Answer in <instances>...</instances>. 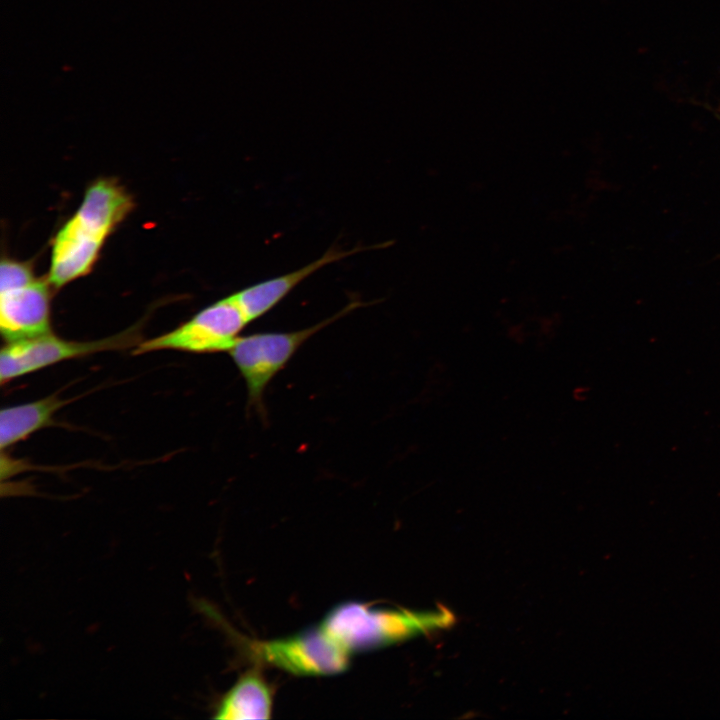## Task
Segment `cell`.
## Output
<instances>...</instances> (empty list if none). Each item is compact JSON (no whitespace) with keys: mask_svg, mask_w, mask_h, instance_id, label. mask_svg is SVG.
Segmentation results:
<instances>
[{"mask_svg":"<svg viewBox=\"0 0 720 720\" xmlns=\"http://www.w3.org/2000/svg\"><path fill=\"white\" fill-rule=\"evenodd\" d=\"M264 662L297 675H330L342 672L349 655L319 624L304 632L255 643Z\"/></svg>","mask_w":720,"mask_h":720,"instance_id":"cell-7","label":"cell"},{"mask_svg":"<svg viewBox=\"0 0 720 720\" xmlns=\"http://www.w3.org/2000/svg\"><path fill=\"white\" fill-rule=\"evenodd\" d=\"M362 305L352 301L333 316L317 324L290 332H262L239 336L228 351L243 377L249 407L264 414V392L274 376L314 334Z\"/></svg>","mask_w":720,"mask_h":720,"instance_id":"cell-3","label":"cell"},{"mask_svg":"<svg viewBox=\"0 0 720 720\" xmlns=\"http://www.w3.org/2000/svg\"><path fill=\"white\" fill-rule=\"evenodd\" d=\"M247 324L249 321L234 296L230 295L203 308L175 329L141 341L133 354L159 350L228 352Z\"/></svg>","mask_w":720,"mask_h":720,"instance_id":"cell-5","label":"cell"},{"mask_svg":"<svg viewBox=\"0 0 720 720\" xmlns=\"http://www.w3.org/2000/svg\"><path fill=\"white\" fill-rule=\"evenodd\" d=\"M49 281L35 277L23 262L0 266V331L6 343L51 333Z\"/></svg>","mask_w":720,"mask_h":720,"instance_id":"cell-4","label":"cell"},{"mask_svg":"<svg viewBox=\"0 0 720 720\" xmlns=\"http://www.w3.org/2000/svg\"><path fill=\"white\" fill-rule=\"evenodd\" d=\"M141 341L139 328L132 327L92 341L66 340L51 332L32 339L6 343L0 354V381L3 385L47 366L95 353L134 349Z\"/></svg>","mask_w":720,"mask_h":720,"instance_id":"cell-6","label":"cell"},{"mask_svg":"<svg viewBox=\"0 0 720 720\" xmlns=\"http://www.w3.org/2000/svg\"><path fill=\"white\" fill-rule=\"evenodd\" d=\"M453 622V614L445 608L412 612L349 602L333 609L320 625L352 655L441 629Z\"/></svg>","mask_w":720,"mask_h":720,"instance_id":"cell-2","label":"cell"},{"mask_svg":"<svg viewBox=\"0 0 720 720\" xmlns=\"http://www.w3.org/2000/svg\"><path fill=\"white\" fill-rule=\"evenodd\" d=\"M132 207L130 195L112 179L92 183L78 209L53 239L47 279L50 285L60 288L86 275Z\"/></svg>","mask_w":720,"mask_h":720,"instance_id":"cell-1","label":"cell"},{"mask_svg":"<svg viewBox=\"0 0 720 720\" xmlns=\"http://www.w3.org/2000/svg\"><path fill=\"white\" fill-rule=\"evenodd\" d=\"M272 693L256 671L243 674L218 702L216 719H269Z\"/></svg>","mask_w":720,"mask_h":720,"instance_id":"cell-10","label":"cell"},{"mask_svg":"<svg viewBox=\"0 0 720 720\" xmlns=\"http://www.w3.org/2000/svg\"><path fill=\"white\" fill-rule=\"evenodd\" d=\"M375 248L376 245L371 247L360 246L350 250L330 247L319 258L294 271L255 283L232 295L250 323L269 312L296 286L316 271L351 255Z\"/></svg>","mask_w":720,"mask_h":720,"instance_id":"cell-8","label":"cell"},{"mask_svg":"<svg viewBox=\"0 0 720 720\" xmlns=\"http://www.w3.org/2000/svg\"><path fill=\"white\" fill-rule=\"evenodd\" d=\"M69 402L52 394L36 401L3 408L0 413L1 451L53 424L56 412Z\"/></svg>","mask_w":720,"mask_h":720,"instance_id":"cell-9","label":"cell"}]
</instances>
